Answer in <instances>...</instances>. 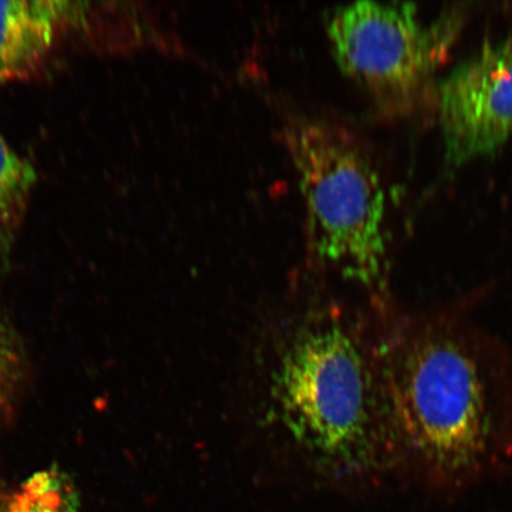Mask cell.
<instances>
[{
    "mask_svg": "<svg viewBox=\"0 0 512 512\" xmlns=\"http://www.w3.org/2000/svg\"><path fill=\"white\" fill-rule=\"evenodd\" d=\"M236 411L266 463L320 488L394 469L375 315L328 281L298 275L254 325Z\"/></svg>",
    "mask_w": 512,
    "mask_h": 512,
    "instance_id": "cell-1",
    "label": "cell"
},
{
    "mask_svg": "<svg viewBox=\"0 0 512 512\" xmlns=\"http://www.w3.org/2000/svg\"><path fill=\"white\" fill-rule=\"evenodd\" d=\"M394 467L437 482L488 469L512 447V363L475 326L447 316L390 317L376 307Z\"/></svg>",
    "mask_w": 512,
    "mask_h": 512,
    "instance_id": "cell-2",
    "label": "cell"
},
{
    "mask_svg": "<svg viewBox=\"0 0 512 512\" xmlns=\"http://www.w3.org/2000/svg\"><path fill=\"white\" fill-rule=\"evenodd\" d=\"M279 136L304 203L305 271L384 302L386 195L366 147L339 121L299 110L281 113Z\"/></svg>",
    "mask_w": 512,
    "mask_h": 512,
    "instance_id": "cell-3",
    "label": "cell"
},
{
    "mask_svg": "<svg viewBox=\"0 0 512 512\" xmlns=\"http://www.w3.org/2000/svg\"><path fill=\"white\" fill-rule=\"evenodd\" d=\"M463 25L460 10L425 23L415 4L373 0L338 5L325 15L337 67L387 117L412 113L430 98L434 74Z\"/></svg>",
    "mask_w": 512,
    "mask_h": 512,
    "instance_id": "cell-4",
    "label": "cell"
},
{
    "mask_svg": "<svg viewBox=\"0 0 512 512\" xmlns=\"http://www.w3.org/2000/svg\"><path fill=\"white\" fill-rule=\"evenodd\" d=\"M447 162L490 155L512 136V34L485 44L437 86Z\"/></svg>",
    "mask_w": 512,
    "mask_h": 512,
    "instance_id": "cell-5",
    "label": "cell"
},
{
    "mask_svg": "<svg viewBox=\"0 0 512 512\" xmlns=\"http://www.w3.org/2000/svg\"><path fill=\"white\" fill-rule=\"evenodd\" d=\"M66 2H0V82L21 78L48 53L70 14Z\"/></svg>",
    "mask_w": 512,
    "mask_h": 512,
    "instance_id": "cell-6",
    "label": "cell"
},
{
    "mask_svg": "<svg viewBox=\"0 0 512 512\" xmlns=\"http://www.w3.org/2000/svg\"><path fill=\"white\" fill-rule=\"evenodd\" d=\"M78 496L64 473L44 470L21 485L0 512H78Z\"/></svg>",
    "mask_w": 512,
    "mask_h": 512,
    "instance_id": "cell-7",
    "label": "cell"
},
{
    "mask_svg": "<svg viewBox=\"0 0 512 512\" xmlns=\"http://www.w3.org/2000/svg\"><path fill=\"white\" fill-rule=\"evenodd\" d=\"M37 175L28 160L19 157L0 136V215L16 213L34 187Z\"/></svg>",
    "mask_w": 512,
    "mask_h": 512,
    "instance_id": "cell-8",
    "label": "cell"
},
{
    "mask_svg": "<svg viewBox=\"0 0 512 512\" xmlns=\"http://www.w3.org/2000/svg\"><path fill=\"white\" fill-rule=\"evenodd\" d=\"M19 373V354L14 334L0 311V415L8 408Z\"/></svg>",
    "mask_w": 512,
    "mask_h": 512,
    "instance_id": "cell-9",
    "label": "cell"
},
{
    "mask_svg": "<svg viewBox=\"0 0 512 512\" xmlns=\"http://www.w3.org/2000/svg\"><path fill=\"white\" fill-rule=\"evenodd\" d=\"M0 83H2V82H0Z\"/></svg>",
    "mask_w": 512,
    "mask_h": 512,
    "instance_id": "cell-10",
    "label": "cell"
}]
</instances>
